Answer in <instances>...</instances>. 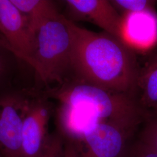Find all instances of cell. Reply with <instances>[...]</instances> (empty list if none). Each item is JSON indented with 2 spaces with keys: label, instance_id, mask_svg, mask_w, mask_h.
I'll use <instances>...</instances> for the list:
<instances>
[{
  "label": "cell",
  "instance_id": "15",
  "mask_svg": "<svg viewBox=\"0 0 157 157\" xmlns=\"http://www.w3.org/2000/svg\"><path fill=\"white\" fill-rule=\"evenodd\" d=\"M122 157H157V152L139 140L127 147Z\"/></svg>",
  "mask_w": 157,
  "mask_h": 157
},
{
  "label": "cell",
  "instance_id": "4",
  "mask_svg": "<svg viewBox=\"0 0 157 157\" xmlns=\"http://www.w3.org/2000/svg\"><path fill=\"white\" fill-rule=\"evenodd\" d=\"M36 90L12 88L0 93V152L4 157H23L25 118Z\"/></svg>",
  "mask_w": 157,
  "mask_h": 157
},
{
  "label": "cell",
  "instance_id": "11",
  "mask_svg": "<svg viewBox=\"0 0 157 157\" xmlns=\"http://www.w3.org/2000/svg\"><path fill=\"white\" fill-rule=\"evenodd\" d=\"M23 62L11 51L0 45V93L13 88L12 83Z\"/></svg>",
  "mask_w": 157,
  "mask_h": 157
},
{
  "label": "cell",
  "instance_id": "16",
  "mask_svg": "<svg viewBox=\"0 0 157 157\" xmlns=\"http://www.w3.org/2000/svg\"><path fill=\"white\" fill-rule=\"evenodd\" d=\"M63 157H78V154L73 144L64 141Z\"/></svg>",
  "mask_w": 157,
  "mask_h": 157
},
{
  "label": "cell",
  "instance_id": "9",
  "mask_svg": "<svg viewBox=\"0 0 157 157\" xmlns=\"http://www.w3.org/2000/svg\"><path fill=\"white\" fill-rule=\"evenodd\" d=\"M136 99L146 118L157 114V56L140 69Z\"/></svg>",
  "mask_w": 157,
  "mask_h": 157
},
{
  "label": "cell",
  "instance_id": "18",
  "mask_svg": "<svg viewBox=\"0 0 157 157\" xmlns=\"http://www.w3.org/2000/svg\"><path fill=\"white\" fill-rule=\"evenodd\" d=\"M0 157H4L2 156V155L1 154V152H0Z\"/></svg>",
  "mask_w": 157,
  "mask_h": 157
},
{
  "label": "cell",
  "instance_id": "3",
  "mask_svg": "<svg viewBox=\"0 0 157 157\" xmlns=\"http://www.w3.org/2000/svg\"><path fill=\"white\" fill-rule=\"evenodd\" d=\"M73 45L71 21L63 14L37 31L32 69L47 89L73 80Z\"/></svg>",
  "mask_w": 157,
  "mask_h": 157
},
{
  "label": "cell",
  "instance_id": "14",
  "mask_svg": "<svg viewBox=\"0 0 157 157\" xmlns=\"http://www.w3.org/2000/svg\"><path fill=\"white\" fill-rule=\"evenodd\" d=\"M140 140L157 152V114L147 117Z\"/></svg>",
  "mask_w": 157,
  "mask_h": 157
},
{
  "label": "cell",
  "instance_id": "5",
  "mask_svg": "<svg viewBox=\"0 0 157 157\" xmlns=\"http://www.w3.org/2000/svg\"><path fill=\"white\" fill-rule=\"evenodd\" d=\"M134 133L116 124L101 122L87 131L73 146L78 157H122Z\"/></svg>",
  "mask_w": 157,
  "mask_h": 157
},
{
  "label": "cell",
  "instance_id": "6",
  "mask_svg": "<svg viewBox=\"0 0 157 157\" xmlns=\"http://www.w3.org/2000/svg\"><path fill=\"white\" fill-rule=\"evenodd\" d=\"M0 23L14 54L32 68L37 33L11 0H0Z\"/></svg>",
  "mask_w": 157,
  "mask_h": 157
},
{
  "label": "cell",
  "instance_id": "2",
  "mask_svg": "<svg viewBox=\"0 0 157 157\" xmlns=\"http://www.w3.org/2000/svg\"><path fill=\"white\" fill-rule=\"evenodd\" d=\"M71 26L73 80L136 98L140 69L126 42L81 28L72 21Z\"/></svg>",
  "mask_w": 157,
  "mask_h": 157
},
{
  "label": "cell",
  "instance_id": "12",
  "mask_svg": "<svg viewBox=\"0 0 157 157\" xmlns=\"http://www.w3.org/2000/svg\"><path fill=\"white\" fill-rule=\"evenodd\" d=\"M112 5L125 16L151 12L153 2L147 0H113Z\"/></svg>",
  "mask_w": 157,
  "mask_h": 157
},
{
  "label": "cell",
  "instance_id": "17",
  "mask_svg": "<svg viewBox=\"0 0 157 157\" xmlns=\"http://www.w3.org/2000/svg\"><path fill=\"white\" fill-rule=\"evenodd\" d=\"M0 45L6 47V48L10 50V51H12L13 52V51L12 50L11 46L10 45V44L8 43L7 40L6 39V36L4 35V34L3 33L2 27H1V25L0 23ZM14 53V52H13Z\"/></svg>",
  "mask_w": 157,
  "mask_h": 157
},
{
  "label": "cell",
  "instance_id": "10",
  "mask_svg": "<svg viewBox=\"0 0 157 157\" xmlns=\"http://www.w3.org/2000/svg\"><path fill=\"white\" fill-rule=\"evenodd\" d=\"M12 3L28 19L34 31L44 24L61 17L56 3L50 0H11Z\"/></svg>",
  "mask_w": 157,
  "mask_h": 157
},
{
  "label": "cell",
  "instance_id": "1",
  "mask_svg": "<svg viewBox=\"0 0 157 157\" xmlns=\"http://www.w3.org/2000/svg\"><path fill=\"white\" fill-rule=\"evenodd\" d=\"M58 102L56 131L64 140L76 144L95 124L111 122L135 132L145 115L136 98L91 84L71 80L41 91Z\"/></svg>",
  "mask_w": 157,
  "mask_h": 157
},
{
  "label": "cell",
  "instance_id": "7",
  "mask_svg": "<svg viewBox=\"0 0 157 157\" xmlns=\"http://www.w3.org/2000/svg\"><path fill=\"white\" fill-rule=\"evenodd\" d=\"M50 100L37 91L30 102L23 126V157H39L45 147L50 134L49 121L54 112Z\"/></svg>",
  "mask_w": 157,
  "mask_h": 157
},
{
  "label": "cell",
  "instance_id": "13",
  "mask_svg": "<svg viewBox=\"0 0 157 157\" xmlns=\"http://www.w3.org/2000/svg\"><path fill=\"white\" fill-rule=\"evenodd\" d=\"M64 140L56 130L50 134L43 150L39 157H63Z\"/></svg>",
  "mask_w": 157,
  "mask_h": 157
},
{
  "label": "cell",
  "instance_id": "8",
  "mask_svg": "<svg viewBox=\"0 0 157 157\" xmlns=\"http://www.w3.org/2000/svg\"><path fill=\"white\" fill-rule=\"evenodd\" d=\"M68 20H85L93 23L118 39L124 40V17L107 0L65 1Z\"/></svg>",
  "mask_w": 157,
  "mask_h": 157
}]
</instances>
